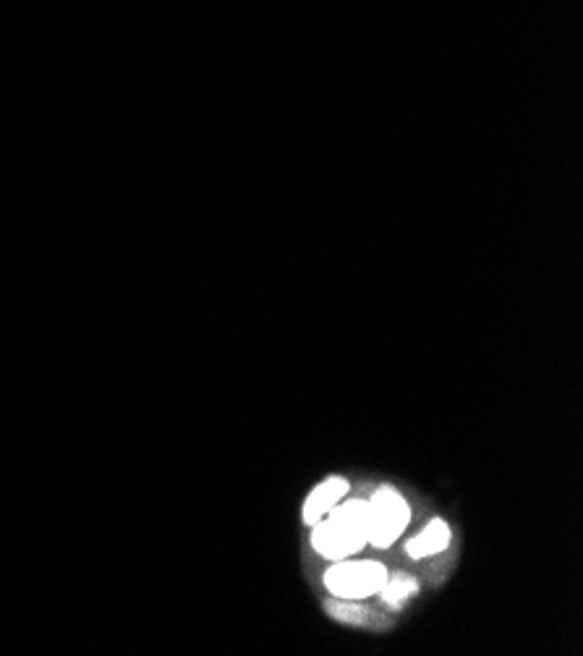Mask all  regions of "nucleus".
Segmentation results:
<instances>
[{
  "label": "nucleus",
  "mask_w": 583,
  "mask_h": 656,
  "mask_svg": "<svg viewBox=\"0 0 583 656\" xmlns=\"http://www.w3.org/2000/svg\"><path fill=\"white\" fill-rule=\"evenodd\" d=\"M369 542L367 502L351 500L335 505L319 523H314L312 544L322 557L346 560Z\"/></svg>",
  "instance_id": "obj_1"
},
{
  "label": "nucleus",
  "mask_w": 583,
  "mask_h": 656,
  "mask_svg": "<svg viewBox=\"0 0 583 656\" xmlns=\"http://www.w3.org/2000/svg\"><path fill=\"white\" fill-rule=\"evenodd\" d=\"M411 510L406 500L395 489H380L372 500L367 502V523H369V542L374 547H390V544L403 534L408 526Z\"/></svg>",
  "instance_id": "obj_2"
},
{
  "label": "nucleus",
  "mask_w": 583,
  "mask_h": 656,
  "mask_svg": "<svg viewBox=\"0 0 583 656\" xmlns=\"http://www.w3.org/2000/svg\"><path fill=\"white\" fill-rule=\"evenodd\" d=\"M387 570L385 565L372 560L364 562H338L335 568L327 570L325 583L340 599H364L372 596L385 586Z\"/></svg>",
  "instance_id": "obj_3"
},
{
  "label": "nucleus",
  "mask_w": 583,
  "mask_h": 656,
  "mask_svg": "<svg viewBox=\"0 0 583 656\" xmlns=\"http://www.w3.org/2000/svg\"><path fill=\"white\" fill-rule=\"evenodd\" d=\"M348 492V481L346 479H327L322 481L317 489H314L309 497H306V505H304V521L309 523V526H314V523H319L322 518H325L330 510L338 505L343 497H346Z\"/></svg>",
  "instance_id": "obj_4"
},
{
  "label": "nucleus",
  "mask_w": 583,
  "mask_h": 656,
  "mask_svg": "<svg viewBox=\"0 0 583 656\" xmlns=\"http://www.w3.org/2000/svg\"><path fill=\"white\" fill-rule=\"evenodd\" d=\"M448 542H450L448 526L442 521H432L424 534H419L416 539L408 542V555L411 557L434 555V552H442V549L448 547Z\"/></svg>",
  "instance_id": "obj_5"
},
{
  "label": "nucleus",
  "mask_w": 583,
  "mask_h": 656,
  "mask_svg": "<svg viewBox=\"0 0 583 656\" xmlns=\"http://www.w3.org/2000/svg\"><path fill=\"white\" fill-rule=\"evenodd\" d=\"M414 591H416V581H411L408 575H398V578H393V581H385V586L380 589V594L387 604H398V602H403L406 596L414 594Z\"/></svg>",
  "instance_id": "obj_6"
},
{
  "label": "nucleus",
  "mask_w": 583,
  "mask_h": 656,
  "mask_svg": "<svg viewBox=\"0 0 583 656\" xmlns=\"http://www.w3.org/2000/svg\"><path fill=\"white\" fill-rule=\"evenodd\" d=\"M330 612L340 620H348V623L361 620V607H353V604H330Z\"/></svg>",
  "instance_id": "obj_7"
}]
</instances>
